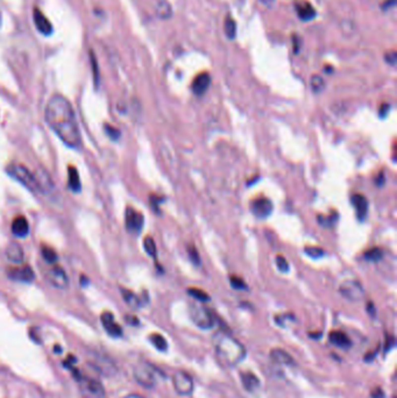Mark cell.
<instances>
[{
	"mask_svg": "<svg viewBox=\"0 0 397 398\" xmlns=\"http://www.w3.org/2000/svg\"><path fill=\"white\" fill-rule=\"evenodd\" d=\"M46 121L62 142L77 149L82 145V136L71 104L65 97L55 95L49 99L45 112Z\"/></svg>",
	"mask_w": 397,
	"mask_h": 398,
	"instance_id": "obj_1",
	"label": "cell"
},
{
	"mask_svg": "<svg viewBox=\"0 0 397 398\" xmlns=\"http://www.w3.org/2000/svg\"><path fill=\"white\" fill-rule=\"evenodd\" d=\"M217 356L223 363L228 367H234L245 360L246 348L241 342L225 333H217L213 339Z\"/></svg>",
	"mask_w": 397,
	"mask_h": 398,
	"instance_id": "obj_2",
	"label": "cell"
},
{
	"mask_svg": "<svg viewBox=\"0 0 397 398\" xmlns=\"http://www.w3.org/2000/svg\"><path fill=\"white\" fill-rule=\"evenodd\" d=\"M6 171L12 178H14L18 180L19 183H21L25 188H27L29 191L32 192H43V190L40 185L39 179L36 175L29 171V170L26 168L25 166L22 165H11L7 167Z\"/></svg>",
	"mask_w": 397,
	"mask_h": 398,
	"instance_id": "obj_3",
	"label": "cell"
},
{
	"mask_svg": "<svg viewBox=\"0 0 397 398\" xmlns=\"http://www.w3.org/2000/svg\"><path fill=\"white\" fill-rule=\"evenodd\" d=\"M133 375L140 386L148 388V389L154 388L158 383V377H156L158 373H156L155 368L148 363L141 362L136 364L133 369Z\"/></svg>",
	"mask_w": 397,
	"mask_h": 398,
	"instance_id": "obj_4",
	"label": "cell"
},
{
	"mask_svg": "<svg viewBox=\"0 0 397 398\" xmlns=\"http://www.w3.org/2000/svg\"><path fill=\"white\" fill-rule=\"evenodd\" d=\"M190 316H191L192 322L198 326L199 329L209 330L215 325V318H213L212 313L206 309V307L202 305H197V304H192L190 306Z\"/></svg>",
	"mask_w": 397,
	"mask_h": 398,
	"instance_id": "obj_5",
	"label": "cell"
},
{
	"mask_svg": "<svg viewBox=\"0 0 397 398\" xmlns=\"http://www.w3.org/2000/svg\"><path fill=\"white\" fill-rule=\"evenodd\" d=\"M172 386L181 396H189L193 391V381L185 371H176L172 376Z\"/></svg>",
	"mask_w": 397,
	"mask_h": 398,
	"instance_id": "obj_6",
	"label": "cell"
},
{
	"mask_svg": "<svg viewBox=\"0 0 397 398\" xmlns=\"http://www.w3.org/2000/svg\"><path fill=\"white\" fill-rule=\"evenodd\" d=\"M79 384H81L82 390L84 394L90 398H104L105 397V389L103 384L95 379L90 377H81L79 379Z\"/></svg>",
	"mask_w": 397,
	"mask_h": 398,
	"instance_id": "obj_7",
	"label": "cell"
},
{
	"mask_svg": "<svg viewBox=\"0 0 397 398\" xmlns=\"http://www.w3.org/2000/svg\"><path fill=\"white\" fill-rule=\"evenodd\" d=\"M339 291L346 299L352 302L360 300L363 297V287L356 281H346L340 285Z\"/></svg>",
	"mask_w": 397,
	"mask_h": 398,
	"instance_id": "obj_8",
	"label": "cell"
},
{
	"mask_svg": "<svg viewBox=\"0 0 397 398\" xmlns=\"http://www.w3.org/2000/svg\"><path fill=\"white\" fill-rule=\"evenodd\" d=\"M7 275L11 280L18 281V282L31 283L35 279V274L29 266L21 267H12L7 270Z\"/></svg>",
	"mask_w": 397,
	"mask_h": 398,
	"instance_id": "obj_9",
	"label": "cell"
},
{
	"mask_svg": "<svg viewBox=\"0 0 397 398\" xmlns=\"http://www.w3.org/2000/svg\"><path fill=\"white\" fill-rule=\"evenodd\" d=\"M143 226V216L133 207L126 210V228L131 233H139Z\"/></svg>",
	"mask_w": 397,
	"mask_h": 398,
	"instance_id": "obj_10",
	"label": "cell"
},
{
	"mask_svg": "<svg viewBox=\"0 0 397 398\" xmlns=\"http://www.w3.org/2000/svg\"><path fill=\"white\" fill-rule=\"evenodd\" d=\"M48 280L57 289H66L69 285V279L66 273L59 266H55L48 272Z\"/></svg>",
	"mask_w": 397,
	"mask_h": 398,
	"instance_id": "obj_11",
	"label": "cell"
},
{
	"mask_svg": "<svg viewBox=\"0 0 397 398\" xmlns=\"http://www.w3.org/2000/svg\"><path fill=\"white\" fill-rule=\"evenodd\" d=\"M251 210L255 217L263 219L267 218L273 212V204L267 198L255 199L251 204Z\"/></svg>",
	"mask_w": 397,
	"mask_h": 398,
	"instance_id": "obj_12",
	"label": "cell"
},
{
	"mask_svg": "<svg viewBox=\"0 0 397 398\" xmlns=\"http://www.w3.org/2000/svg\"><path fill=\"white\" fill-rule=\"evenodd\" d=\"M33 19H34L36 28H38V31L41 33V34L46 36H49L52 34L53 33L52 22L49 21L48 18H47L38 7H35L34 11H33Z\"/></svg>",
	"mask_w": 397,
	"mask_h": 398,
	"instance_id": "obj_13",
	"label": "cell"
},
{
	"mask_svg": "<svg viewBox=\"0 0 397 398\" xmlns=\"http://www.w3.org/2000/svg\"><path fill=\"white\" fill-rule=\"evenodd\" d=\"M102 324L110 336L115 338L121 337L122 334L121 327L114 322V316H113L111 312H108V311H106V312L102 314Z\"/></svg>",
	"mask_w": 397,
	"mask_h": 398,
	"instance_id": "obj_14",
	"label": "cell"
},
{
	"mask_svg": "<svg viewBox=\"0 0 397 398\" xmlns=\"http://www.w3.org/2000/svg\"><path fill=\"white\" fill-rule=\"evenodd\" d=\"M210 83H211V77H210L209 73L202 72L199 73L198 76H196V78L193 79L192 82V91L197 96H202L208 91Z\"/></svg>",
	"mask_w": 397,
	"mask_h": 398,
	"instance_id": "obj_15",
	"label": "cell"
},
{
	"mask_svg": "<svg viewBox=\"0 0 397 398\" xmlns=\"http://www.w3.org/2000/svg\"><path fill=\"white\" fill-rule=\"evenodd\" d=\"M270 359L276 364H281V366H293L295 364V360L290 355L288 352L281 348H274L270 350Z\"/></svg>",
	"mask_w": 397,
	"mask_h": 398,
	"instance_id": "obj_16",
	"label": "cell"
},
{
	"mask_svg": "<svg viewBox=\"0 0 397 398\" xmlns=\"http://www.w3.org/2000/svg\"><path fill=\"white\" fill-rule=\"evenodd\" d=\"M295 6L297 14H298L299 19L303 20V21H309V20L315 18L316 11L309 1H306V0H301V1H297Z\"/></svg>",
	"mask_w": 397,
	"mask_h": 398,
	"instance_id": "obj_17",
	"label": "cell"
},
{
	"mask_svg": "<svg viewBox=\"0 0 397 398\" xmlns=\"http://www.w3.org/2000/svg\"><path fill=\"white\" fill-rule=\"evenodd\" d=\"M330 342L332 344H335L336 347L342 349H347L351 347V339H349L348 336L346 333L341 332V331H332L329 336Z\"/></svg>",
	"mask_w": 397,
	"mask_h": 398,
	"instance_id": "obj_18",
	"label": "cell"
},
{
	"mask_svg": "<svg viewBox=\"0 0 397 398\" xmlns=\"http://www.w3.org/2000/svg\"><path fill=\"white\" fill-rule=\"evenodd\" d=\"M6 257H7L12 263L16 264L22 263L23 257H25V253H23L22 247L16 242L9 243L7 248H6Z\"/></svg>",
	"mask_w": 397,
	"mask_h": 398,
	"instance_id": "obj_19",
	"label": "cell"
},
{
	"mask_svg": "<svg viewBox=\"0 0 397 398\" xmlns=\"http://www.w3.org/2000/svg\"><path fill=\"white\" fill-rule=\"evenodd\" d=\"M12 233L14 234L15 236L19 237H25L28 235L29 233V225L27 219L25 217L20 216L16 217V218L12 222Z\"/></svg>",
	"mask_w": 397,
	"mask_h": 398,
	"instance_id": "obj_20",
	"label": "cell"
},
{
	"mask_svg": "<svg viewBox=\"0 0 397 398\" xmlns=\"http://www.w3.org/2000/svg\"><path fill=\"white\" fill-rule=\"evenodd\" d=\"M352 204L353 206L355 207L356 211V216H358L359 219H363L367 215V211H368V200L363 195H360V193H355V195L352 196Z\"/></svg>",
	"mask_w": 397,
	"mask_h": 398,
	"instance_id": "obj_21",
	"label": "cell"
},
{
	"mask_svg": "<svg viewBox=\"0 0 397 398\" xmlns=\"http://www.w3.org/2000/svg\"><path fill=\"white\" fill-rule=\"evenodd\" d=\"M241 382L247 391H255L260 387L258 376L253 374L252 371H245V373L241 374Z\"/></svg>",
	"mask_w": 397,
	"mask_h": 398,
	"instance_id": "obj_22",
	"label": "cell"
},
{
	"mask_svg": "<svg viewBox=\"0 0 397 398\" xmlns=\"http://www.w3.org/2000/svg\"><path fill=\"white\" fill-rule=\"evenodd\" d=\"M68 186L73 192H79L82 189L81 178H79L77 169L71 166L68 169Z\"/></svg>",
	"mask_w": 397,
	"mask_h": 398,
	"instance_id": "obj_23",
	"label": "cell"
},
{
	"mask_svg": "<svg viewBox=\"0 0 397 398\" xmlns=\"http://www.w3.org/2000/svg\"><path fill=\"white\" fill-rule=\"evenodd\" d=\"M156 14L165 20L171 18L172 8L168 0H159L158 5H156Z\"/></svg>",
	"mask_w": 397,
	"mask_h": 398,
	"instance_id": "obj_24",
	"label": "cell"
},
{
	"mask_svg": "<svg viewBox=\"0 0 397 398\" xmlns=\"http://www.w3.org/2000/svg\"><path fill=\"white\" fill-rule=\"evenodd\" d=\"M121 295L123 299H125V302L127 303V305L131 306L132 309H139V307H141V300H140L139 297L134 292L126 289H121Z\"/></svg>",
	"mask_w": 397,
	"mask_h": 398,
	"instance_id": "obj_25",
	"label": "cell"
},
{
	"mask_svg": "<svg viewBox=\"0 0 397 398\" xmlns=\"http://www.w3.org/2000/svg\"><path fill=\"white\" fill-rule=\"evenodd\" d=\"M93 364L101 370V373L105 374V375H112L114 373V366L110 362V361H106L105 359H98L96 361H93Z\"/></svg>",
	"mask_w": 397,
	"mask_h": 398,
	"instance_id": "obj_26",
	"label": "cell"
},
{
	"mask_svg": "<svg viewBox=\"0 0 397 398\" xmlns=\"http://www.w3.org/2000/svg\"><path fill=\"white\" fill-rule=\"evenodd\" d=\"M224 29H225V34L228 39H234L235 38V33H236V23L234 20H233L232 16L227 15L225 19L224 22Z\"/></svg>",
	"mask_w": 397,
	"mask_h": 398,
	"instance_id": "obj_27",
	"label": "cell"
},
{
	"mask_svg": "<svg viewBox=\"0 0 397 398\" xmlns=\"http://www.w3.org/2000/svg\"><path fill=\"white\" fill-rule=\"evenodd\" d=\"M149 339H151L152 343L154 344L156 348H158L159 350H161V352H165V350H167V348H168V343H167V340L161 336V334L153 333Z\"/></svg>",
	"mask_w": 397,
	"mask_h": 398,
	"instance_id": "obj_28",
	"label": "cell"
},
{
	"mask_svg": "<svg viewBox=\"0 0 397 398\" xmlns=\"http://www.w3.org/2000/svg\"><path fill=\"white\" fill-rule=\"evenodd\" d=\"M188 293L191 297H193V298L198 300V302H208L210 299L209 295L204 290L197 289V287H190V289H188Z\"/></svg>",
	"mask_w": 397,
	"mask_h": 398,
	"instance_id": "obj_29",
	"label": "cell"
},
{
	"mask_svg": "<svg viewBox=\"0 0 397 398\" xmlns=\"http://www.w3.org/2000/svg\"><path fill=\"white\" fill-rule=\"evenodd\" d=\"M143 246H145V250L148 254L149 256L156 257V254H158V249H156L155 241L153 240V237L147 236L145 240H143Z\"/></svg>",
	"mask_w": 397,
	"mask_h": 398,
	"instance_id": "obj_30",
	"label": "cell"
},
{
	"mask_svg": "<svg viewBox=\"0 0 397 398\" xmlns=\"http://www.w3.org/2000/svg\"><path fill=\"white\" fill-rule=\"evenodd\" d=\"M42 256L48 263H55L57 261V254L53 248L48 246L42 247Z\"/></svg>",
	"mask_w": 397,
	"mask_h": 398,
	"instance_id": "obj_31",
	"label": "cell"
},
{
	"mask_svg": "<svg viewBox=\"0 0 397 398\" xmlns=\"http://www.w3.org/2000/svg\"><path fill=\"white\" fill-rule=\"evenodd\" d=\"M310 83H311V89H312V91H313V92H317V93L322 91V90L324 89V86H325L324 79H323L322 77H320L319 75L312 76V77H311V81H310Z\"/></svg>",
	"mask_w": 397,
	"mask_h": 398,
	"instance_id": "obj_32",
	"label": "cell"
},
{
	"mask_svg": "<svg viewBox=\"0 0 397 398\" xmlns=\"http://www.w3.org/2000/svg\"><path fill=\"white\" fill-rule=\"evenodd\" d=\"M363 257H365L367 261H373V262H376V261H379L382 257V250L378 248V247H375V248L367 250V252L365 253V255H363Z\"/></svg>",
	"mask_w": 397,
	"mask_h": 398,
	"instance_id": "obj_33",
	"label": "cell"
},
{
	"mask_svg": "<svg viewBox=\"0 0 397 398\" xmlns=\"http://www.w3.org/2000/svg\"><path fill=\"white\" fill-rule=\"evenodd\" d=\"M304 252L308 254L309 256L313 257V259H318V257L324 256V249L319 248V247H306L304 249Z\"/></svg>",
	"mask_w": 397,
	"mask_h": 398,
	"instance_id": "obj_34",
	"label": "cell"
},
{
	"mask_svg": "<svg viewBox=\"0 0 397 398\" xmlns=\"http://www.w3.org/2000/svg\"><path fill=\"white\" fill-rule=\"evenodd\" d=\"M337 219H338V216L336 215L335 216H329V217H322L319 216L318 217V222L322 226H325V227H332L333 224L337 222Z\"/></svg>",
	"mask_w": 397,
	"mask_h": 398,
	"instance_id": "obj_35",
	"label": "cell"
},
{
	"mask_svg": "<svg viewBox=\"0 0 397 398\" xmlns=\"http://www.w3.org/2000/svg\"><path fill=\"white\" fill-rule=\"evenodd\" d=\"M188 254H189L190 260L192 261V263L195 264V266H199V264H201V257H199L198 252H197L195 246L190 245L188 247Z\"/></svg>",
	"mask_w": 397,
	"mask_h": 398,
	"instance_id": "obj_36",
	"label": "cell"
},
{
	"mask_svg": "<svg viewBox=\"0 0 397 398\" xmlns=\"http://www.w3.org/2000/svg\"><path fill=\"white\" fill-rule=\"evenodd\" d=\"M276 266H278V268L281 270L282 273H286L289 270L288 261H286L285 257H283L282 255L276 256Z\"/></svg>",
	"mask_w": 397,
	"mask_h": 398,
	"instance_id": "obj_37",
	"label": "cell"
},
{
	"mask_svg": "<svg viewBox=\"0 0 397 398\" xmlns=\"http://www.w3.org/2000/svg\"><path fill=\"white\" fill-rule=\"evenodd\" d=\"M104 129H105L106 134L110 136V139L118 140L120 138V130L118 128H115V127L110 126V125H105Z\"/></svg>",
	"mask_w": 397,
	"mask_h": 398,
	"instance_id": "obj_38",
	"label": "cell"
},
{
	"mask_svg": "<svg viewBox=\"0 0 397 398\" xmlns=\"http://www.w3.org/2000/svg\"><path fill=\"white\" fill-rule=\"evenodd\" d=\"M231 284L232 286L234 287V289H238V290H242V289H246V283L245 281L242 279H240L238 276H231Z\"/></svg>",
	"mask_w": 397,
	"mask_h": 398,
	"instance_id": "obj_39",
	"label": "cell"
},
{
	"mask_svg": "<svg viewBox=\"0 0 397 398\" xmlns=\"http://www.w3.org/2000/svg\"><path fill=\"white\" fill-rule=\"evenodd\" d=\"M386 61L389 63L390 65H395L396 64V59H397V55H396V52L395 50H392V52L387 53L386 56H385Z\"/></svg>",
	"mask_w": 397,
	"mask_h": 398,
	"instance_id": "obj_40",
	"label": "cell"
},
{
	"mask_svg": "<svg viewBox=\"0 0 397 398\" xmlns=\"http://www.w3.org/2000/svg\"><path fill=\"white\" fill-rule=\"evenodd\" d=\"M292 42H293V50H295V53H297V52H298V49H299V45H301V42H299L298 35H293L292 36Z\"/></svg>",
	"mask_w": 397,
	"mask_h": 398,
	"instance_id": "obj_41",
	"label": "cell"
},
{
	"mask_svg": "<svg viewBox=\"0 0 397 398\" xmlns=\"http://www.w3.org/2000/svg\"><path fill=\"white\" fill-rule=\"evenodd\" d=\"M372 398H385V394H383V391L381 389H375L374 391L372 393Z\"/></svg>",
	"mask_w": 397,
	"mask_h": 398,
	"instance_id": "obj_42",
	"label": "cell"
},
{
	"mask_svg": "<svg viewBox=\"0 0 397 398\" xmlns=\"http://www.w3.org/2000/svg\"><path fill=\"white\" fill-rule=\"evenodd\" d=\"M395 5V0H386V2L383 4V9H387V8H390L392 6Z\"/></svg>",
	"mask_w": 397,
	"mask_h": 398,
	"instance_id": "obj_43",
	"label": "cell"
},
{
	"mask_svg": "<svg viewBox=\"0 0 397 398\" xmlns=\"http://www.w3.org/2000/svg\"><path fill=\"white\" fill-rule=\"evenodd\" d=\"M388 110H389V105H386V104H385V105H382L381 111H380V113H381V115H382V116H385L386 112L388 111Z\"/></svg>",
	"mask_w": 397,
	"mask_h": 398,
	"instance_id": "obj_44",
	"label": "cell"
},
{
	"mask_svg": "<svg viewBox=\"0 0 397 398\" xmlns=\"http://www.w3.org/2000/svg\"><path fill=\"white\" fill-rule=\"evenodd\" d=\"M261 2H263V4L267 5V6H270V5L274 4L275 0H261Z\"/></svg>",
	"mask_w": 397,
	"mask_h": 398,
	"instance_id": "obj_45",
	"label": "cell"
},
{
	"mask_svg": "<svg viewBox=\"0 0 397 398\" xmlns=\"http://www.w3.org/2000/svg\"><path fill=\"white\" fill-rule=\"evenodd\" d=\"M123 398H145V397L140 396V395H135V394H133V395H128V396H126V397H123Z\"/></svg>",
	"mask_w": 397,
	"mask_h": 398,
	"instance_id": "obj_46",
	"label": "cell"
},
{
	"mask_svg": "<svg viewBox=\"0 0 397 398\" xmlns=\"http://www.w3.org/2000/svg\"><path fill=\"white\" fill-rule=\"evenodd\" d=\"M0 25H1V14H0Z\"/></svg>",
	"mask_w": 397,
	"mask_h": 398,
	"instance_id": "obj_47",
	"label": "cell"
}]
</instances>
